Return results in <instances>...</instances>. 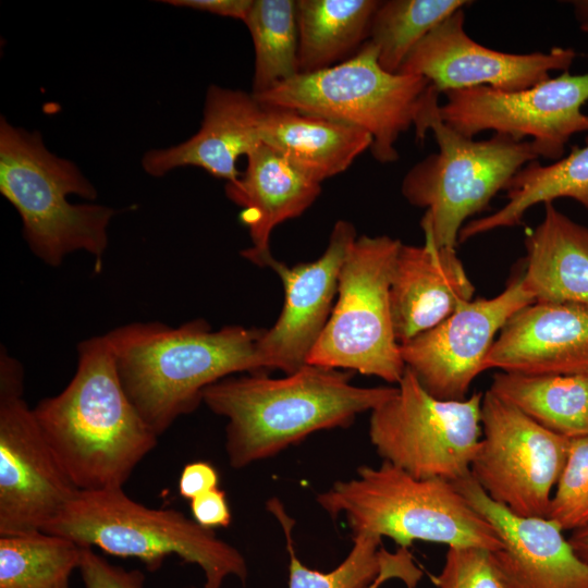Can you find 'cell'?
Returning a JSON list of instances; mask_svg holds the SVG:
<instances>
[{
	"instance_id": "obj_11",
	"label": "cell",
	"mask_w": 588,
	"mask_h": 588,
	"mask_svg": "<svg viewBox=\"0 0 588 588\" xmlns=\"http://www.w3.org/2000/svg\"><path fill=\"white\" fill-rule=\"evenodd\" d=\"M22 364L0 352V536L42 531L79 491L24 400Z\"/></svg>"
},
{
	"instance_id": "obj_15",
	"label": "cell",
	"mask_w": 588,
	"mask_h": 588,
	"mask_svg": "<svg viewBox=\"0 0 588 588\" xmlns=\"http://www.w3.org/2000/svg\"><path fill=\"white\" fill-rule=\"evenodd\" d=\"M463 9L454 12L406 57L397 73L426 77L441 94L488 86L504 91L532 87L552 71H568L576 58L572 48L549 52L507 53L473 40L464 29Z\"/></svg>"
},
{
	"instance_id": "obj_32",
	"label": "cell",
	"mask_w": 588,
	"mask_h": 588,
	"mask_svg": "<svg viewBox=\"0 0 588 588\" xmlns=\"http://www.w3.org/2000/svg\"><path fill=\"white\" fill-rule=\"evenodd\" d=\"M433 583L438 588H507L493 551L474 546L449 547Z\"/></svg>"
},
{
	"instance_id": "obj_2",
	"label": "cell",
	"mask_w": 588,
	"mask_h": 588,
	"mask_svg": "<svg viewBox=\"0 0 588 588\" xmlns=\"http://www.w3.org/2000/svg\"><path fill=\"white\" fill-rule=\"evenodd\" d=\"M348 370L306 364L283 378L264 372L226 377L203 392L208 408L224 418L230 465L244 468L272 457L311 433L350 426L390 399L396 388H362Z\"/></svg>"
},
{
	"instance_id": "obj_17",
	"label": "cell",
	"mask_w": 588,
	"mask_h": 588,
	"mask_svg": "<svg viewBox=\"0 0 588 588\" xmlns=\"http://www.w3.org/2000/svg\"><path fill=\"white\" fill-rule=\"evenodd\" d=\"M453 483L501 539L502 548L493 556L507 588H588V563L555 523L512 513L492 501L470 475Z\"/></svg>"
},
{
	"instance_id": "obj_29",
	"label": "cell",
	"mask_w": 588,
	"mask_h": 588,
	"mask_svg": "<svg viewBox=\"0 0 588 588\" xmlns=\"http://www.w3.org/2000/svg\"><path fill=\"white\" fill-rule=\"evenodd\" d=\"M244 23L255 51L252 94L264 93L299 74L296 1L253 0Z\"/></svg>"
},
{
	"instance_id": "obj_35",
	"label": "cell",
	"mask_w": 588,
	"mask_h": 588,
	"mask_svg": "<svg viewBox=\"0 0 588 588\" xmlns=\"http://www.w3.org/2000/svg\"><path fill=\"white\" fill-rule=\"evenodd\" d=\"M219 474L208 462L196 461L184 466L179 479V493L183 499L194 498L218 488Z\"/></svg>"
},
{
	"instance_id": "obj_1",
	"label": "cell",
	"mask_w": 588,
	"mask_h": 588,
	"mask_svg": "<svg viewBox=\"0 0 588 588\" xmlns=\"http://www.w3.org/2000/svg\"><path fill=\"white\" fill-rule=\"evenodd\" d=\"M77 354L69 384L38 402L35 416L78 490L123 488L158 436L126 394L108 335L84 340Z\"/></svg>"
},
{
	"instance_id": "obj_22",
	"label": "cell",
	"mask_w": 588,
	"mask_h": 588,
	"mask_svg": "<svg viewBox=\"0 0 588 588\" xmlns=\"http://www.w3.org/2000/svg\"><path fill=\"white\" fill-rule=\"evenodd\" d=\"M260 136L262 144L319 184L346 171L372 145V137L362 128L270 107H264Z\"/></svg>"
},
{
	"instance_id": "obj_20",
	"label": "cell",
	"mask_w": 588,
	"mask_h": 588,
	"mask_svg": "<svg viewBox=\"0 0 588 588\" xmlns=\"http://www.w3.org/2000/svg\"><path fill=\"white\" fill-rule=\"evenodd\" d=\"M474 285L455 248L402 244L395 258L390 306L395 338L404 344L471 301Z\"/></svg>"
},
{
	"instance_id": "obj_16",
	"label": "cell",
	"mask_w": 588,
	"mask_h": 588,
	"mask_svg": "<svg viewBox=\"0 0 588 588\" xmlns=\"http://www.w3.org/2000/svg\"><path fill=\"white\" fill-rule=\"evenodd\" d=\"M356 238L354 225L340 220L316 260L294 266L273 264L271 269L283 284L284 304L275 323L265 329L258 341L262 370L280 369L290 375L307 364L332 313L341 268Z\"/></svg>"
},
{
	"instance_id": "obj_30",
	"label": "cell",
	"mask_w": 588,
	"mask_h": 588,
	"mask_svg": "<svg viewBox=\"0 0 588 588\" xmlns=\"http://www.w3.org/2000/svg\"><path fill=\"white\" fill-rule=\"evenodd\" d=\"M470 3L466 0L380 1L368 38L378 50L380 66L387 72L397 73L406 57L426 35Z\"/></svg>"
},
{
	"instance_id": "obj_4",
	"label": "cell",
	"mask_w": 588,
	"mask_h": 588,
	"mask_svg": "<svg viewBox=\"0 0 588 588\" xmlns=\"http://www.w3.org/2000/svg\"><path fill=\"white\" fill-rule=\"evenodd\" d=\"M0 193L16 209L29 249L58 267L84 250L101 266L108 226L115 211L105 205L73 204L70 195L95 199L97 191L76 164L49 151L38 132L0 120Z\"/></svg>"
},
{
	"instance_id": "obj_37",
	"label": "cell",
	"mask_w": 588,
	"mask_h": 588,
	"mask_svg": "<svg viewBox=\"0 0 588 588\" xmlns=\"http://www.w3.org/2000/svg\"><path fill=\"white\" fill-rule=\"evenodd\" d=\"M575 553L586 563H588V523L572 531L568 537Z\"/></svg>"
},
{
	"instance_id": "obj_6",
	"label": "cell",
	"mask_w": 588,
	"mask_h": 588,
	"mask_svg": "<svg viewBox=\"0 0 588 588\" xmlns=\"http://www.w3.org/2000/svg\"><path fill=\"white\" fill-rule=\"evenodd\" d=\"M439 94L432 86L414 126L420 140L432 132L439 150L406 173L401 191L411 205L426 209L420 221L425 242L455 248L465 221L486 210L512 177L539 157L528 139L494 134L475 140L460 134L441 120Z\"/></svg>"
},
{
	"instance_id": "obj_28",
	"label": "cell",
	"mask_w": 588,
	"mask_h": 588,
	"mask_svg": "<svg viewBox=\"0 0 588 588\" xmlns=\"http://www.w3.org/2000/svg\"><path fill=\"white\" fill-rule=\"evenodd\" d=\"M83 547L45 531L0 536V588H71Z\"/></svg>"
},
{
	"instance_id": "obj_25",
	"label": "cell",
	"mask_w": 588,
	"mask_h": 588,
	"mask_svg": "<svg viewBox=\"0 0 588 588\" xmlns=\"http://www.w3.org/2000/svg\"><path fill=\"white\" fill-rule=\"evenodd\" d=\"M285 534L290 555L289 588H371L375 583L401 578L407 588H415L421 572L414 566L411 554L401 548L396 553L380 549L381 538L370 535L353 536V547L334 569L323 573L303 564L294 549L292 529L294 520L275 498L267 503Z\"/></svg>"
},
{
	"instance_id": "obj_8",
	"label": "cell",
	"mask_w": 588,
	"mask_h": 588,
	"mask_svg": "<svg viewBox=\"0 0 588 588\" xmlns=\"http://www.w3.org/2000/svg\"><path fill=\"white\" fill-rule=\"evenodd\" d=\"M431 87L424 76L383 70L377 48L367 40L354 56L335 65L299 73L253 95L264 107L295 110L362 128L372 137L373 158L390 163L399 159L395 143L415 126Z\"/></svg>"
},
{
	"instance_id": "obj_23",
	"label": "cell",
	"mask_w": 588,
	"mask_h": 588,
	"mask_svg": "<svg viewBox=\"0 0 588 588\" xmlns=\"http://www.w3.org/2000/svg\"><path fill=\"white\" fill-rule=\"evenodd\" d=\"M523 282L535 302L588 306V228L553 203L525 241Z\"/></svg>"
},
{
	"instance_id": "obj_5",
	"label": "cell",
	"mask_w": 588,
	"mask_h": 588,
	"mask_svg": "<svg viewBox=\"0 0 588 588\" xmlns=\"http://www.w3.org/2000/svg\"><path fill=\"white\" fill-rule=\"evenodd\" d=\"M317 502L333 519L343 515L353 536L388 537L405 549L414 541L502 548L493 526L453 482L416 478L384 461L360 466L355 478L334 482Z\"/></svg>"
},
{
	"instance_id": "obj_24",
	"label": "cell",
	"mask_w": 588,
	"mask_h": 588,
	"mask_svg": "<svg viewBox=\"0 0 588 588\" xmlns=\"http://www.w3.org/2000/svg\"><path fill=\"white\" fill-rule=\"evenodd\" d=\"M507 203L495 212L471 220L461 229L458 242L502 228L522 223L528 209L539 203L572 198L588 210V138L584 147L548 166L538 159L525 164L510 181Z\"/></svg>"
},
{
	"instance_id": "obj_21",
	"label": "cell",
	"mask_w": 588,
	"mask_h": 588,
	"mask_svg": "<svg viewBox=\"0 0 588 588\" xmlns=\"http://www.w3.org/2000/svg\"><path fill=\"white\" fill-rule=\"evenodd\" d=\"M245 171L225 184L230 200L242 207L240 219L252 245L241 255L259 267L271 268L270 235L280 223L301 216L317 199L321 184L310 180L265 144L247 157Z\"/></svg>"
},
{
	"instance_id": "obj_31",
	"label": "cell",
	"mask_w": 588,
	"mask_h": 588,
	"mask_svg": "<svg viewBox=\"0 0 588 588\" xmlns=\"http://www.w3.org/2000/svg\"><path fill=\"white\" fill-rule=\"evenodd\" d=\"M547 518L563 531H573L588 523V436L571 439Z\"/></svg>"
},
{
	"instance_id": "obj_10",
	"label": "cell",
	"mask_w": 588,
	"mask_h": 588,
	"mask_svg": "<svg viewBox=\"0 0 588 588\" xmlns=\"http://www.w3.org/2000/svg\"><path fill=\"white\" fill-rule=\"evenodd\" d=\"M397 384L371 411L369 438L379 456L416 478L455 482L470 475L481 439L483 394L439 400L408 368Z\"/></svg>"
},
{
	"instance_id": "obj_27",
	"label": "cell",
	"mask_w": 588,
	"mask_h": 588,
	"mask_svg": "<svg viewBox=\"0 0 588 588\" xmlns=\"http://www.w3.org/2000/svg\"><path fill=\"white\" fill-rule=\"evenodd\" d=\"M489 390L552 432L568 439L588 436V376L500 371Z\"/></svg>"
},
{
	"instance_id": "obj_36",
	"label": "cell",
	"mask_w": 588,
	"mask_h": 588,
	"mask_svg": "<svg viewBox=\"0 0 588 588\" xmlns=\"http://www.w3.org/2000/svg\"><path fill=\"white\" fill-rule=\"evenodd\" d=\"M162 2L173 7L198 10L244 22L250 10L253 0H167Z\"/></svg>"
},
{
	"instance_id": "obj_3",
	"label": "cell",
	"mask_w": 588,
	"mask_h": 588,
	"mask_svg": "<svg viewBox=\"0 0 588 588\" xmlns=\"http://www.w3.org/2000/svg\"><path fill=\"white\" fill-rule=\"evenodd\" d=\"M265 329L204 319L177 327L132 322L107 333L130 400L159 437L195 411L210 384L236 372H262L257 345Z\"/></svg>"
},
{
	"instance_id": "obj_19",
	"label": "cell",
	"mask_w": 588,
	"mask_h": 588,
	"mask_svg": "<svg viewBox=\"0 0 588 588\" xmlns=\"http://www.w3.org/2000/svg\"><path fill=\"white\" fill-rule=\"evenodd\" d=\"M264 107L252 93L210 85L206 91L200 128L177 145L147 151L142 166L151 176L181 167H198L233 183L241 176L236 162L262 144Z\"/></svg>"
},
{
	"instance_id": "obj_38",
	"label": "cell",
	"mask_w": 588,
	"mask_h": 588,
	"mask_svg": "<svg viewBox=\"0 0 588 588\" xmlns=\"http://www.w3.org/2000/svg\"><path fill=\"white\" fill-rule=\"evenodd\" d=\"M574 7L576 19L580 25L588 24V0H578L571 2Z\"/></svg>"
},
{
	"instance_id": "obj_18",
	"label": "cell",
	"mask_w": 588,
	"mask_h": 588,
	"mask_svg": "<svg viewBox=\"0 0 588 588\" xmlns=\"http://www.w3.org/2000/svg\"><path fill=\"white\" fill-rule=\"evenodd\" d=\"M529 376H588V306L534 302L503 326L485 370Z\"/></svg>"
},
{
	"instance_id": "obj_9",
	"label": "cell",
	"mask_w": 588,
	"mask_h": 588,
	"mask_svg": "<svg viewBox=\"0 0 588 588\" xmlns=\"http://www.w3.org/2000/svg\"><path fill=\"white\" fill-rule=\"evenodd\" d=\"M402 244L387 235L356 238L341 268L336 303L307 364L400 382L406 366L395 338L390 286Z\"/></svg>"
},
{
	"instance_id": "obj_34",
	"label": "cell",
	"mask_w": 588,
	"mask_h": 588,
	"mask_svg": "<svg viewBox=\"0 0 588 588\" xmlns=\"http://www.w3.org/2000/svg\"><path fill=\"white\" fill-rule=\"evenodd\" d=\"M191 512L193 519L208 529L228 527L232 522L225 492L218 488L191 500Z\"/></svg>"
},
{
	"instance_id": "obj_12",
	"label": "cell",
	"mask_w": 588,
	"mask_h": 588,
	"mask_svg": "<svg viewBox=\"0 0 588 588\" xmlns=\"http://www.w3.org/2000/svg\"><path fill=\"white\" fill-rule=\"evenodd\" d=\"M569 441L487 390L470 476L492 501L512 513L547 517Z\"/></svg>"
},
{
	"instance_id": "obj_39",
	"label": "cell",
	"mask_w": 588,
	"mask_h": 588,
	"mask_svg": "<svg viewBox=\"0 0 588 588\" xmlns=\"http://www.w3.org/2000/svg\"><path fill=\"white\" fill-rule=\"evenodd\" d=\"M580 29H581L584 33L588 34V24L580 25Z\"/></svg>"
},
{
	"instance_id": "obj_26",
	"label": "cell",
	"mask_w": 588,
	"mask_h": 588,
	"mask_svg": "<svg viewBox=\"0 0 588 588\" xmlns=\"http://www.w3.org/2000/svg\"><path fill=\"white\" fill-rule=\"evenodd\" d=\"M379 3L377 0L296 1L299 73L317 72L354 56L369 38Z\"/></svg>"
},
{
	"instance_id": "obj_14",
	"label": "cell",
	"mask_w": 588,
	"mask_h": 588,
	"mask_svg": "<svg viewBox=\"0 0 588 588\" xmlns=\"http://www.w3.org/2000/svg\"><path fill=\"white\" fill-rule=\"evenodd\" d=\"M522 273L492 298L470 301L432 329L400 345L402 358L424 389L439 400L466 399L506 321L534 303Z\"/></svg>"
},
{
	"instance_id": "obj_33",
	"label": "cell",
	"mask_w": 588,
	"mask_h": 588,
	"mask_svg": "<svg viewBox=\"0 0 588 588\" xmlns=\"http://www.w3.org/2000/svg\"><path fill=\"white\" fill-rule=\"evenodd\" d=\"M85 588H144L145 574L111 564L90 547H83L78 567Z\"/></svg>"
},
{
	"instance_id": "obj_13",
	"label": "cell",
	"mask_w": 588,
	"mask_h": 588,
	"mask_svg": "<svg viewBox=\"0 0 588 588\" xmlns=\"http://www.w3.org/2000/svg\"><path fill=\"white\" fill-rule=\"evenodd\" d=\"M439 107L441 120L460 134L474 138L483 131L530 138L538 157L561 159L569 138L588 132V73L568 71L532 87L504 91L488 86L449 90Z\"/></svg>"
},
{
	"instance_id": "obj_7",
	"label": "cell",
	"mask_w": 588,
	"mask_h": 588,
	"mask_svg": "<svg viewBox=\"0 0 588 588\" xmlns=\"http://www.w3.org/2000/svg\"><path fill=\"white\" fill-rule=\"evenodd\" d=\"M45 532L69 538L82 547L133 558L155 572L168 556L199 566L201 588H221L234 576L244 585L248 576L241 552L182 512L150 509L131 499L123 488L79 490Z\"/></svg>"
}]
</instances>
